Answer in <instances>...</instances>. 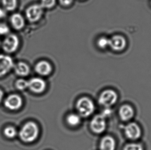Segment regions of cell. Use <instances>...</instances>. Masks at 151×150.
Instances as JSON below:
<instances>
[{"label":"cell","mask_w":151,"mask_h":150,"mask_svg":"<svg viewBox=\"0 0 151 150\" xmlns=\"http://www.w3.org/2000/svg\"><path fill=\"white\" fill-rule=\"evenodd\" d=\"M125 134L127 138L132 140H136L140 137L141 130L136 123H130L125 127Z\"/></svg>","instance_id":"obj_7"},{"label":"cell","mask_w":151,"mask_h":150,"mask_svg":"<svg viewBox=\"0 0 151 150\" xmlns=\"http://www.w3.org/2000/svg\"><path fill=\"white\" fill-rule=\"evenodd\" d=\"M3 97V93L2 92L1 90H0V102L2 101Z\"/></svg>","instance_id":"obj_28"},{"label":"cell","mask_w":151,"mask_h":150,"mask_svg":"<svg viewBox=\"0 0 151 150\" xmlns=\"http://www.w3.org/2000/svg\"><path fill=\"white\" fill-rule=\"evenodd\" d=\"M56 4V0H41V5L43 8H51Z\"/></svg>","instance_id":"obj_22"},{"label":"cell","mask_w":151,"mask_h":150,"mask_svg":"<svg viewBox=\"0 0 151 150\" xmlns=\"http://www.w3.org/2000/svg\"><path fill=\"white\" fill-rule=\"evenodd\" d=\"M39 134L37 124L33 122H29L23 126L19 133V136L23 141L27 143L33 142Z\"/></svg>","instance_id":"obj_1"},{"label":"cell","mask_w":151,"mask_h":150,"mask_svg":"<svg viewBox=\"0 0 151 150\" xmlns=\"http://www.w3.org/2000/svg\"><path fill=\"white\" fill-rule=\"evenodd\" d=\"M22 104V99L17 95H12L8 96L5 101V106L9 110H18L21 107Z\"/></svg>","instance_id":"obj_11"},{"label":"cell","mask_w":151,"mask_h":150,"mask_svg":"<svg viewBox=\"0 0 151 150\" xmlns=\"http://www.w3.org/2000/svg\"><path fill=\"white\" fill-rule=\"evenodd\" d=\"M16 86L19 90H24L29 86V82L24 79H19L17 81Z\"/></svg>","instance_id":"obj_21"},{"label":"cell","mask_w":151,"mask_h":150,"mask_svg":"<svg viewBox=\"0 0 151 150\" xmlns=\"http://www.w3.org/2000/svg\"><path fill=\"white\" fill-rule=\"evenodd\" d=\"M14 70L17 75L20 76H26L29 73L30 69L26 63L19 62L14 67Z\"/></svg>","instance_id":"obj_16"},{"label":"cell","mask_w":151,"mask_h":150,"mask_svg":"<svg viewBox=\"0 0 151 150\" xmlns=\"http://www.w3.org/2000/svg\"><path fill=\"white\" fill-rule=\"evenodd\" d=\"M2 3L6 10L12 11L17 7V0H2Z\"/></svg>","instance_id":"obj_18"},{"label":"cell","mask_w":151,"mask_h":150,"mask_svg":"<svg viewBox=\"0 0 151 150\" xmlns=\"http://www.w3.org/2000/svg\"><path fill=\"white\" fill-rule=\"evenodd\" d=\"M115 148L116 142L114 138L109 136L102 138L100 146V150H114Z\"/></svg>","instance_id":"obj_14"},{"label":"cell","mask_w":151,"mask_h":150,"mask_svg":"<svg viewBox=\"0 0 151 150\" xmlns=\"http://www.w3.org/2000/svg\"><path fill=\"white\" fill-rule=\"evenodd\" d=\"M76 108L80 115L84 117H87L91 115L94 111L93 102L87 97H83L78 100Z\"/></svg>","instance_id":"obj_2"},{"label":"cell","mask_w":151,"mask_h":150,"mask_svg":"<svg viewBox=\"0 0 151 150\" xmlns=\"http://www.w3.org/2000/svg\"><path fill=\"white\" fill-rule=\"evenodd\" d=\"M127 45L126 40L120 35H115L109 39V46L115 51H122Z\"/></svg>","instance_id":"obj_10"},{"label":"cell","mask_w":151,"mask_h":150,"mask_svg":"<svg viewBox=\"0 0 151 150\" xmlns=\"http://www.w3.org/2000/svg\"><path fill=\"white\" fill-rule=\"evenodd\" d=\"M105 118L102 115L94 116L90 123V127L93 132L96 134H100L106 129Z\"/></svg>","instance_id":"obj_6"},{"label":"cell","mask_w":151,"mask_h":150,"mask_svg":"<svg viewBox=\"0 0 151 150\" xmlns=\"http://www.w3.org/2000/svg\"><path fill=\"white\" fill-rule=\"evenodd\" d=\"M14 66V62L11 57L0 55V77L8 73Z\"/></svg>","instance_id":"obj_8"},{"label":"cell","mask_w":151,"mask_h":150,"mask_svg":"<svg viewBox=\"0 0 151 150\" xmlns=\"http://www.w3.org/2000/svg\"><path fill=\"white\" fill-rule=\"evenodd\" d=\"M4 134L8 138H14L16 136L17 131L12 126H8L4 130Z\"/></svg>","instance_id":"obj_19"},{"label":"cell","mask_w":151,"mask_h":150,"mask_svg":"<svg viewBox=\"0 0 151 150\" xmlns=\"http://www.w3.org/2000/svg\"><path fill=\"white\" fill-rule=\"evenodd\" d=\"M12 26L17 30H20L24 26V19L20 14H12L10 19Z\"/></svg>","instance_id":"obj_15"},{"label":"cell","mask_w":151,"mask_h":150,"mask_svg":"<svg viewBox=\"0 0 151 150\" xmlns=\"http://www.w3.org/2000/svg\"><path fill=\"white\" fill-rule=\"evenodd\" d=\"M110 114H111V110L109 109H107L106 110H104L101 115L104 117L106 118V117H108L109 115H110Z\"/></svg>","instance_id":"obj_26"},{"label":"cell","mask_w":151,"mask_h":150,"mask_svg":"<svg viewBox=\"0 0 151 150\" xmlns=\"http://www.w3.org/2000/svg\"><path fill=\"white\" fill-rule=\"evenodd\" d=\"M119 115L122 120L128 121L131 119L134 115V111L131 106L124 105L120 109Z\"/></svg>","instance_id":"obj_13"},{"label":"cell","mask_w":151,"mask_h":150,"mask_svg":"<svg viewBox=\"0 0 151 150\" xmlns=\"http://www.w3.org/2000/svg\"><path fill=\"white\" fill-rule=\"evenodd\" d=\"M43 9L40 4H35L29 6L26 11L27 18L32 22H37L42 16Z\"/></svg>","instance_id":"obj_4"},{"label":"cell","mask_w":151,"mask_h":150,"mask_svg":"<svg viewBox=\"0 0 151 150\" xmlns=\"http://www.w3.org/2000/svg\"><path fill=\"white\" fill-rule=\"evenodd\" d=\"M9 31V29L8 26L4 23L0 24V35H5Z\"/></svg>","instance_id":"obj_24"},{"label":"cell","mask_w":151,"mask_h":150,"mask_svg":"<svg viewBox=\"0 0 151 150\" xmlns=\"http://www.w3.org/2000/svg\"><path fill=\"white\" fill-rule=\"evenodd\" d=\"M60 4L64 6H68L72 3L73 0H59Z\"/></svg>","instance_id":"obj_25"},{"label":"cell","mask_w":151,"mask_h":150,"mask_svg":"<svg viewBox=\"0 0 151 150\" xmlns=\"http://www.w3.org/2000/svg\"><path fill=\"white\" fill-rule=\"evenodd\" d=\"M19 46V39L16 35L10 34L5 39L2 46L4 51L8 53H14Z\"/></svg>","instance_id":"obj_5"},{"label":"cell","mask_w":151,"mask_h":150,"mask_svg":"<svg viewBox=\"0 0 151 150\" xmlns=\"http://www.w3.org/2000/svg\"><path fill=\"white\" fill-rule=\"evenodd\" d=\"M67 121L70 126H76L80 124L81 118L80 116L76 114H71L68 116Z\"/></svg>","instance_id":"obj_17"},{"label":"cell","mask_w":151,"mask_h":150,"mask_svg":"<svg viewBox=\"0 0 151 150\" xmlns=\"http://www.w3.org/2000/svg\"><path fill=\"white\" fill-rule=\"evenodd\" d=\"M109 39L106 37H101L98 41V45L101 49H104L109 46Z\"/></svg>","instance_id":"obj_20"},{"label":"cell","mask_w":151,"mask_h":150,"mask_svg":"<svg viewBox=\"0 0 151 150\" xmlns=\"http://www.w3.org/2000/svg\"><path fill=\"white\" fill-rule=\"evenodd\" d=\"M6 13L5 10L0 8V18H3L6 16Z\"/></svg>","instance_id":"obj_27"},{"label":"cell","mask_w":151,"mask_h":150,"mask_svg":"<svg viewBox=\"0 0 151 150\" xmlns=\"http://www.w3.org/2000/svg\"><path fill=\"white\" fill-rule=\"evenodd\" d=\"M118 99L116 93L111 89H107L101 94L99 98V103L106 108L114 105Z\"/></svg>","instance_id":"obj_3"},{"label":"cell","mask_w":151,"mask_h":150,"mask_svg":"<svg viewBox=\"0 0 151 150\" xmlns=\"http://www.w3.org/2000/svg\"><path fill=\"white\" fill-rule=\"evenodd\" d=\"M124 150H143V147L138 144H130L125 146Z\"/></svg>","instance_id":"obj_23"},{"label":"cell","mask_w":151,"mask_h":150,"mask_svg":"<svg viewBox=\"0 0 151 150\" xmlns=\"http://www.w3.org/2000/svg\"><path fill=\"white\" fill-rule=\"evenodd\" d=\"M29 82V87L32 91L35 93H42L46 88V83L43 79L39 78H34Z\"/></svg>","instance_id":"obj_9"},{"label":"cell","mask_w":151,"mask_h":150,"mask_svg":"<svg viewBox=\"0 0 151 150\" xmlns=\"http://www.w3.org/2000/svg\"><path fill=\"white\" fill-rule=\"evenodd\" d=\"M52 70L50 63L45 60L39 61L35 66V71L42 76H47L51 73Z\"/></svg>","instance_id":"obj_12"}]
</instances>
